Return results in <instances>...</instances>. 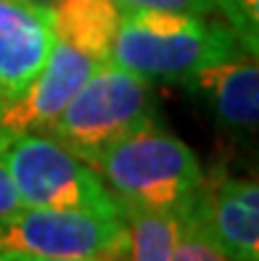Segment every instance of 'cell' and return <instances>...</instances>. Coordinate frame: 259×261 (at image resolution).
<instances>
[{
    "label": "cell",
    "mask_w": 259,
    "mask_h": 261,
    "mask_svg": "<svg viewBox=\"0 0 259 261\" xmlns=\"http://www.w3.org/2000/svg\"><path fill=\"white\" fill-rule=\"evenodd\" d=\"M249 56L230 24L161 8H122L111 64L148 82H185L204 66Z\"/></svg>",
    "instance_id": "1"
},
{
    "label": "cell",
    "mask_w": 259,
    "mask_h": 261,
    "mask_svg": "<svg viewBox=\"0 0 259 261\" xmlns=\"http://www.w3.org/2000/svg\"><path fill=\"white\" fill-rule=\"evenodd\" d=\"M93 169L122 211L180 214L204 185L196 153L156 121L106 148Z\"/></svg>",
    "instance_id": "2"
},
{
    "label": "cell",
    "mask_w": 259,
    "mask_h": 261,
    "mask_svg": "<svg viewBox=\"0 0 259 261\" xmlns=\"http://www.w3.org/2000/svg\"><path fill=\"white\" fill-rule=\"evenodd\" d=\"M151 121H156L154 82L106 61L45 127V135L93 166L106 148Z\"/></svg>",
    "instance_id": "3"
},
{
    "label": "cell",
    "mask_w": 259,
    "mask_h": 261,
    "mask_svg": "<svg viewBox=\"0 0 259 261\" xmlns=\"http://www.w3.org/2000/svg\"><path fill=\"white\" fill-rule=\"evenodd\" d=\"M6 164L19 201L27 208L122 214L96 169L45 132L11 135Z\"/></svg>",
    "instance_id": "4"
},
{
    "label": "cell",
    "mask_w": 259,
    "mask_h": 261,
    "mask_svg": "<svg viewBox=\"0 0 259 261\" xmlns=\"http://www.w3.org/2000/svg\"><path fill=\"white\" fill-rule=\"evenodd\" d=\"M0 251L72 261H127L130 232L122 214L21 206L0 222Z\"/></svg>",
    "instance_id": "5"
},
{
    "label": "cell",
    "mask_w": 259,
    "mask_h": 261,
    "mask_svg": "<svg viewBox=\"0 0 259 261\" xmlns=\"http://www.w3.org/2000/svg\"><path fill=\"white\" fill-rule=\"evenodd\" d=\"M106 64V61H103ZM101 66V61L82 53L80 48L56 40L37 76L21 95L11 98L0 111V129L11 135L45 132V127L61 114L69 98L82 87V82Z\"/></svg>",
    "instance_id": "6"
},
{
    "label": "cell",
    "mask_w": 259,
    "mask_h": 261,
    "mask_svg": "<svg viewBox=\"0 0 259 261\" xmlns=\"http://www.w3.org/2000/svg\"><path fill=\"white\" fill-rule=\"evenodd\" d=\"M204 227L227 261H259V188L256 179L204 174L199 190Z\"/></svg>",
    "instance_id": "7"
},
{
    "label": "cell",
    "mask_w": 259,
    "mask_h": 261,
    "mask_svg": "<svg viewBox=\"0 0 259 261\" xmlns=\"http://www.w3.org/2000/svg\"><path fill=\"white\" fill-rule=\"evenodd\" d=\"M191 93H196L222 132L249 140L256 135L259 121V66L256 58L243 56L222 64L204 66L191 74L185 82Z\"/></svg>",
    "instance_id": "8"
},
{
    "label": "cell",
    "mask_w": 259,
    "mask_h": 261,
    "mask_svg": "<svg viewBox=\"0 0 259 261\" xmlns=\"http://www.w3.org/2000/svg\"><path fill=\"white\" fill-rule=\"evenodd\" d=\"M53 48L51 8L24 0H0V87L21 95Z\"/></svg>",
    "instance_id": "9"
},
{
    "label": "cell",
    "mask_w": 259,
    "mask_h": 261,
    "mask_svg": "<svg viewBox=\"0 0 259 261\" xmlns=\"http://www.w3.org/2000/svg\"><path fill=\"white\" fill-rule=\"evenodd\" d=\"M119 16L122 6H116L114 0H58L51 8L53 37L74 45L103 64L111 58Z\"/></svg>",
    "instance_id": "10"
},
{
    "label": "cell",
    "mask_w": 259,
    "mask_h": 261,
    "mask_svg": "<svg viewBox=\"0 0 259 261\" xmlns=\"http://www.w3.org/2000/svg\"><path fill=\"white\" fill-rule=\"evenodd\" d=\"M130 232L127 261H172L175 245V214L122 211Z\"/></svg>",
    "instance_id": "11"
},
{
    "label": "cell",
    "mask_w": 259,
    "mask_h": 261,
    "mask_svg": "<svg viewBox=\"0 0 259 261\" xmlns=\"http://www.w3.org/2000/svg\"><path fill=\"white\" fill-rule=\"evenodd\" d=\"M177 227H175V245H172V261H227L217 245L211 243L201 211H199V193L193 195V201L175 214Z\"/></svg>",
    "instance_id": "12"
},
{
    "label": "cell",
    "mask_w": 259,
    "mask_h": 261,
    "mask_svg": "<svg viewBox=\"0 0 259 261\" xmlns=\"http://www.w3.org/2000/svg\"><path fill=\"white\" fill-rule=\"evenodd\" d=\"M122 8H161V11H182L196 16H222L225 24L233 19V0H114Z\"/></svg>",
    "instance_id": "13"
},
{
    "label": "cell",
    "mask_w": 259,
    "mask_h": 261,
    "mask_svg": "<svg viewBox=\"0 0 259 261\" xmlns=\"http://www.w3.org/2000/svg\"><path fill=\"white\" fill-rule=\"evenodd\" d=\"M11 140V132L0 129V222L13 217L19 208H21V201L16 195V188L11 182V174H8V164H6V145Z\"/></svg>",
    "instance_id": "14"
},
{
    "label": "cell",
    "mask_w": 259,
    "mask_h": 261,
    "mask_svg": "<svg viewBox=\"0 0 259 261\" xmlns=\"http://www.w3.org/2000/svg\"><path fill=\"white\" fill-rule=\"evenodd\" d=\"M6 261H72V258H40V256H27V253H13V251H0Z\"/></svg>",
    "instance_id": "15"
},
{
    "label": "cell",
    "mask_w": 259,
    "mask_h": 261,
    "mask_svg": "<svg viewBox=\"0 0 259 261\" xmlns=\"http://www.w3.org/2000/svg\"><path fill=\"white\" fill-rule=\"evenodd\" d=\"M24 3H32V6H42V8H53L58 0H24Z\"/></svg>",
    "instance_id": "16"
},
{
    "label": "cell",
    "mask_w": 259,
    "mask_h": 261,
    "mask_svg": "<svg viewBox=\"0 0 259 261\" xmlns=\"http://www.w3.org/2000/svg\"><path fill=\"white\" fill-rule=\"evenodd\" d=\"M8 100H11V95L6 93V90H3V87H0V111H3V106H6Z\"/></svg>",
    "instance_id": "17"
},
{
    "label": "cell",
    "mask_w": 259,
    "mask_h": 261,
    "mask_svg": "<svg viewBox=\"0 0 259 261\" xmlns=\"http://www.w3.org/2000/svg\"><path fill=\"white\" fill-rule=\"evenodd\" d=\"M0 261H6V258H3V253H0Z\"/></svg>",
    "instance_id": "18"
}]
</instances>
